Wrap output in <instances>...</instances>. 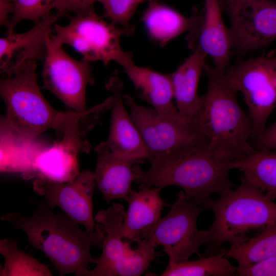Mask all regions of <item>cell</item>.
<instances>
[{"label":"cell","mask_w":276,"mask_h":276,"mask_svg":"<svg viewBox=\"0 0 276 276\" xmlns=\"http://www.w3.org/2000/svg\"><path fill=\"white\" fill-rule=\"evenodd\" d=\"M121 66L132 82L137 97L149 103L162 115L170 117L181 116L173 103L174 91L170 74L136 65L132 58Z\"/></svg>","instance_id":"obj_19"},{"label":"cell","mask_w":276,"mask_h":276,"mask_svg":"<svg viewBox=\"0 0 276 276\" xmlns=\"http://www.w3.org/2000/svg\"><path fill=\"white\" fill-rule=\"evenodd\" d=\"M251 145L256 151L276 150V121L251 140Z\"/></svg>","instance_id":"obj_32"},{"label":"cell","mask_w":276,"mask_h":276,"mask_svg":"<svg viewBox=\"0 0 276 276\" xmlns=\"http://www.w3.org/2000/svg\"><path fill=\"white\" fill-rule=\"evenodd\" d=\"M54 9L61 16L70 12L82 11V0H55Z\"/></svg>","instance_id":"obj_33"},{"label":"cell","mask_w":276,"mask_h":276,"mask_svg":"<svg viewBox=\"0 0 276 276\" xmlns=\"http://www.w3.org/2000/svg\"><path fill=\"white\" fill-rule=\"evenodd\" d=\"M150 1H157V0H149Z\"/></svg>","instance_id":"obj_35"},{"label":"cell","mask_w":276,"mask_h":276,"mask_svg":"<svg viewBox=\"0 0 276 276\" xmlns=\"http://www.w3.org/2000/svg\"><path fill=\"white\" fill-rule=\"evenodd\" d=\"M62 17L51 13L22 33L15 31L0 39V69L3 76L11 75L30 60L44 59L47 52L45 35Z\"/></svg>","instance_id":"obj_16"},{"label":"cell","mask_w":276,"mask_h":276,"mask_svg":"<svg viewBox=\"0 0 276 276\" xmlns=\"http://www.w3.org/2000/svg\"><path fill=\"white\" fill-rule=\"evenodd\" d=\"M203 204L215 215L203 256L217 253L226 243L238 246L276 223V203L243 176L237 188L224 190Z\"/></svg>","instance_id":"obj_5"},{"label":"cell","mask_w":276,"mask_h":276,"mask_svg":"<svg viewBox=\"0 0 276 276\" xmlns=\"http://www.w3.org/2000/svg\"><path fill=\"white\" fill-rule=\"evenodd\" d=\"M237 267L232 265L224 254L201 256L195 260L168 264L160 276H234Z\"/></svg>","instance_id":"obj_26"},{"label":"cell","mask_w":276,"mask_h":276,"mask_svg":"<svg viewBox=\"0 0 276 276\" xmlns=\"http://www.w3.org/2000/svg\"><path fill=\"white\" fill-rule=\"evenodd\" d=\"M125 214L124 206L117 203L97 213L95 221L103 226L105 233L102 252L96 259V266L93 270L84 269L77 276H111L119 263L134 254L135 249L122 240L121 229Z\"/></svg>","instance_id":"obj_17"},{"label":"cell","mask_w":276,"mask_h":276,"mask_svg":"<svg viewBox=\"0 0 276 276\" xmlns=\"http://www.w3.org/2000/svg\"><path fill=\"white\" fill-rule=\"evenodd\" d=\"M95 150L97 154L94 172L96 186L107 203L117 199L125 200L134 181L133 166L139 163L116 155L106 141L100 143Z\"/></svg>","instance_id":"obj_18"},{"label":"cell","mask_w":276,"mask_h":276,"mask_svg":"<svg viewBox=\"0 0 276 276\" xmlns=\"http://www.w3.org/2000/svg\"><path fill=\"white\" fill-rule=\"evenodd\" d=\"M105 1L106 0H82V11L93 6V4L96 2H99L103 4Z\"/></svg>","instance_id":"obj_34"},{"label":"cell","mask_w":276,"mask_h":276,"mask_svg":"<svg viewBox=\"0 0 276 276\" xmlns=\"http://www.w3.org/2000/svg\"><path fill=\"white\" fill-rule=\"evenodd\" d=\"M144 1L106 0L102 4L105 10L104 16L114 24L121 25L128 35H130L134 30V27L130 24V20L139 5Z\"/></svg>","instance_id":"obj_30"},{"label":"cell","mask_w":276,"mask_h":276,"mask_svg":"<svg viewBox=\"0 0 276 276\" xmlns=\"http://www.w3.org/2000/svg\"><path fill=\"white\" fill-rule=\"evenodd\" d=\"M274 1H276V0H274Z\"/></svg>","instance_id":"obj_36"},{"label":"cell","mask_w":276,"mask_h":276,"mask_svg":"<svg viewBox=\"0 0 276 276\" xmlns=\"http://www.w3.org/2000/svg\"><path fill=\"white\" fill-rule=\"evenodd\" d=\"M46 147L28 139L1 121V172L20 173L27 179L34 178L35 158Z\"/></svg>","instance_id":"obj_21"},{"label":"cell","mask_w":276,"mask_h":276,"mask_svg":"<svg viewBox=\"0 0 276 276\" xmlns=\"http://www.w3.org/2000/svg\"><path fill=\"white\" fill-rule=\"evenodd\" d=\"M237 275L276 276V256L260 261L243 269Z\"/></svg>","instance_id":"obj_31"},{"label":"cell","mask_w":276,"mask_h":276,"mask_svg":"<svg viewBox=\"0 0 276 276\" xmlns=\"http://www.w3.org/2000/svg\"><path fill=\"white\" fill-rule=\"evenodd\" d=\"M207 56L193 52L171 74L176 107L181 116L189 120L196 112L200 102L198 94L199 82L206 64Z\"/></svg>","instance_id":"obj_22"},{"label":"cell","mask_w":276,"mask_h":276,"mask_svg":"<svg viewBox=\"0 0 276 276\" xmlns=\"http://www.w3.org/2000/svg\"><path fill=\"white\" fill-rule=\"evenodd\" d=\"M75 13L66 26L54 24L55 34L51 37L55 42L72 47L82 55L83 60L101 61L105 66L111 61L122 65L132 58V53L125 52L120 45L121 36L128 35L124 28L106 21L93 6Z\"/></svg>","instance_id":"obj_6"},{"label":"cell","mask_w":276,"mask_h":276,"mask_svg":"<svg viewBox=\"0 0 276 276\" xmlns=\"http://www.w3.org/2000/svg\"><path fill=\"white\" fill-rule=\"evenodd\" d=\"M33 186L34 191L44 198L52 209L59 207L86 230L95 231L93 203L96 186L94 172L82 171L74 180L65 182L35 177Z\"/></svg>","instance_id":"obj_13"},{"label":"cell","mask_w":276,"mask_h":276,"mask_svg":"<svg viewBox=\"0 0 276 276\" xmlns=\"http://www.w3.org/2000/svg\"><path fill=\"white\" fill-rule=\"evenodd\" d=\"M51 30L45 35L46 55L42 72L44 87L72 110L84 112L86 89L94 82L89 62L77 60L55 42Z\"/></svg>","instance_id":"obj_9"},{"label":"cell","mask_w":276,"mask_h":276,"mask_svg":"<svg viewBox=\"0 0 276 276\" xmlns=\"http://www.w3.org/2000/svg\"><path fill=\"white\" fill-rule=\"evenodd\" d=\"M145 171L134 165V181L140 185L182 188L188 200L202 205L214 193L234 186L229 172L232 164L216 156L208 145H192L160 153Z\"/></svg>","instance_id":"obj_2"},{"label":"cell","mask_w":276,"mask_h":276,"mask_svg":"<svg viewBox=\"0 0 276 276\" xmlns=\"http://www.w3.org/2000/svg\"><path fill=\"white\" fill-rule=\"evenodd\" d=\"M238 263L237 274L243 269L265 259L276 256V223L235 247L220 250Z\"/></svg>","instance_id":"obj_25"},{"label":"cell","mask_w":276,"mask_h":276,"mask_svg":"<svg viewBox=\"0 0 276 276\" xmlns=\"http://www.w3.org/2000/svg\"><path fill=\"white\" fill-rule=\"evenodd\" d=\"M34 202L37 209L31 217L10 213L2 215L1 219L22 230L29 243L43 252L60 276H77L89 264H96L90 249L102 246L105 234L103 226L97 223L94 232L83 230L62 211L55 214L45 202Z\"/></svg>","instance_id":"obj_1"},{"label":"cell","mask_w":276,"mask_h":276,"mask_svg":"<svg viewBox=\"0 0 276 276\" xmlns=\"http://www.w3.org/2000/svg\"><path fill=\"white\" fill-rule=\"evenodd\" d=\"M228 15L233 50L243 55L266 48L276 40V1L222 0Z\"/></svg>","instance_id":"obj_11"},{"label":"cell","mask_w":276,"mask_h":276,"mask_svg":"<svg viewBox=\"0 0 276 276\" xmlns=\"http://www.w3.org/2000/svg\"><path fill=\"white\" fill-rule=\"evenodd\" d=\"M247 180L272 200L276 199V151L257 150L232 164Z\"/></svg>","instance_id":"obj_24"},{"label":"cell","mask_w":276,"mask_h":276,"mask_svg":"<svg viewBox=\"0 0 276 276\" xmlns=\"http://www.w3.org/2000/svg\"><path fill=\"white\" fill-rule=\"evenodd\" d=\"M123 99L147 149L150 161L164 152L188 146L208 145L207 140L182 116L162 115L154 109L137 104L128 95L124 94Z\"/></svg>","instance_id":"obj_10"},{"label":"cell","mask_w":276,"mask_h":276,"mask_svg":"<svg viewBox=\"0 0 276 276\" xmlns=\"http://www.w3.org/2000/svg\"><path fill=\"white\" fill-rule=\"evenodd\" d=\"M99 121L94 118L71 125L59 141L41 151L33 163L34 178L60 182L76 178L80 172L79 154L88 152L91 148L84 138Z\"/></svg>","instance_id":"obj_12"},{"label":"cell","mask_w":276,"mask_h":276,"mask_svg":"<svg viewBox=\"0 0 276 276\" xmlns=\"http://www.w3.org/2000/svg\"><path fill=\"white\" fill-rule=\"evenodd\" d=\"M12 238L0 241V254L5 263L1 267V276H52L49 268L32 256L17 248Z\"/></svg>","instance_id":"obj_27"},{"label":"cell","mask_w":276,"mask_h":276,"mask_svg":"<svg viewBox=\"0 0 276 276\" xmlns=\"http://www.w3.org/2000/svg\"><path fill=\"white\" fill-rule=\"evenodd\" d=\"M203 71L208 78L206 90L190 122L218 158L229 163L244 158L256 151L251 145L250 117L240 106L237 92L223 73L206 63Z\"/></svg>","instance_id":"obj_3"},{"label":"cell","mask_w":276,"mask_h":276,"mask_svg":"<svg viewBox=\"0 0 276 276\" xmlns=\"http://www.w3.org/2000/svg\"><path fill=\"white\" fill-rule=\"evenodd\" d=\"M223 75L243 95L252 125L251 141L263 132L276 108V49L228 67Z\"/></svg>","instance_id":"obj_8"},{"label":"cell","mask_w":276,"mask_h":276,"mask_svg":"<svg viewBox=\"0 0 276 276\" xmlns=\"http://www.w3.org/2000/svg\"><path fill=\"white\" fill-rule=\"evenodd\" d=\"M162 189L140 185L138 191L131 189L125 199L128 207L121 229L123 238L134 242L143 229L161 218L164 205L160 195Z\"/></svg>","instance_id":"obj_20"},{"label":"cell","mask_w":276,"mask_h":276,"mask_svg":"<svg viewBox=\"0 0 276 276\" xmlns=\"http://www.w3.org/2000/svg\"><path fill=\"white\" fill-rule=\"evenodd\" d=\"M137 246L134 254L119 263L112 270L111 276H139L148 268L150 263L161 256L155 250L153 244L145 239L135 240Z\"/></svg>","instance_id":"obj_28"},{"label":"cell","mask_w":276,"mask_h":276,"mask_svg":"<svg viewBox=\"0 0 276 276\" xmlns=\"http://www.w3.org/2000/svg\"><path fill=\"white\" fill-rule=\"evenodd\" d=\"M36 61L27 62L1 80L0 94L6 106V114L1 119L8 126L25 137L36 140L49 129L63 135L71 125L100 114L99 104L81 112L54 108L37 84Z\"/></svg>","instance_id":"obj_4"},{"label":"cell","mask_w":276,"mask_h":276,"mask_svg":"<svg viewBox=\"0 0 276 276\" xmlns=\"http://www.w3.org/2000/svg\"><path fill=\"white\" fill-rule=\"evenodd\" d=\"M13 12L7 34L14 32L17 24L24 20L38 23L54 9L55 0H10Z\"/></svg>","instance_id":"obj_29"},{"label":"cell","mask_w":276,"mask_h":276,"mask_svg":"<svg viewBox=\"0 0 276 276\" xmlns=\"http://www.w3.org/2000/svg\"><path fill=\"white\" fill-rule=\"evenodd\" d=\"M204 210V205L188 200L184 191H180L169 213L143 229L135 240L145 239L156 247L162 246L169 257L168 264L187 261L194 254L201 257L200 247L211 240L209 231H200L197 225Z\"/></svg>","instance_id":"obj_7"},{"label":"cell","mask_w":276,"mask_h":276,"mask_svg":"<svg viewBox=\"0 0 276 276\" xmlns=\"http://www.w3.org/2000/svg\"><path fill=\"white\" fill-rule=\"evenodd\" d=\"M123 85L117 73L105 84L113 98L109 132L106 141L117 156L142 163L149 160V155L139 130L125 108Z\"/></svg>","instance_id":"obj_15"},{"label":"cell","mask_w":276,"mask_h":276,"mask_svg":"<svg viewBox=\"0 0 276 276\" xmlns=\"http://www.w3.org/2000/svg\"><path fill=\"white\" fill-rule=\"evenodd\" d=\"M142 21L150 38L163 47L189 31L192 19L156 1H151L143 13Z\"/></svg>","instance_id":"obj_23"},{"label":"cell","mask_w":276,"mask_h":276,"mask_svg":"<svg viewBox=\"0 0 276 276\" xmlns=\"http://www.w3.org/2000/svg\"><path fill=\"white\" fill-rule=\"evenodd\" d=\"M191 16L192 23L186 37L188 48L192 52L211 57L214 67L224 73L228 68L233 44L229 28L223 21L219 1L204 0L203 8H194Z\"/></svg>","instance_id":"obj_14"}]
</instances>
